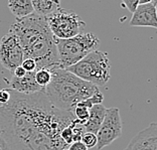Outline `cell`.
<instances>
[{"instance_id": "cell-1", "label": "cell", "mask_w": 157, "mask_h": 150, "mask_svg": "<svg viewBox=\"0 0 157 150\" xmlns=\"http://www.w3.org/2000/svg\"><path fill=\"white\" fill-rule=\"evenodd\" d=\"M10 94L9 101L0 104V135L8 150L67 147L60 133L76 120L73 112L56 108L44 90L28 95L10 90Z\"/></svg>"}, {"instance_id": "cell-2", "label": "cell", "mask_w": 157, "mask_h": 150, "mask_svg": "<svg viewBox=\"0 0 157 150\" xmlns=\"http://www.w3.org/2000/svg\"><path fill=\"white\" fill-rule=\"evenodd\" d=\"M9 31L18 38L23 58L33 59L37 70L59 66L56 37L49 29L45 16L33 13L22 18H15Z\"/></svg>"}, {"instance_id": "cell-3", "label": "cell", "mask_w": 157, "mask_h": 150, "mask_svg": "<svg viewBox=\"0 0 157 150\" xmlns=\"http://www.w3.org/2000/svg\"><path fill=\"white\" fill-rule=\"evenodd\" d=\"M49 70L52 80L44 92L49 102L59 110L73 112L78 103L100 92L97 86L82 80L59 66Z\"/></svg>"}, {"instance_id": "cell-4", "label": "cell", "mask_w": 157, "mask_h": 150, "mask_svg": "<svg viewBox=\"0 0 157 150\" xmlns=\"http://www.w3.org/2000/svg\"><path fill=\"white\" fill-rule=\"evenodd\" d=\"M66 70L98 88L105 86L111 78V63L108 55L97 49L88 53L85 58Z\"/></svg>"}, {"instance_id": "cell-5", "label": "cell", "mask_w": 157, "mask_h": 150, "mask_svg": "<svg viewBox=\"0 0 157 150\" xmlns=\"http://www.w3.org/2000/svg\"><path fill=\"white\" fill-rule=\"evenodd\" d=\"M100 39L92 33H82L67 39L56 38L59 67L67 69L95 51Z\"/></svg>"}, {"instance_id": "cell-6", "label": "cell", "mask_w": 157, "mask_h": 150, "mask_svg": "<svg viewBox=\"0 0 157 150\" xmlns=\"http://www.w3.org/2000/svg\"><path fill=\"white\" fill-rule=\"evenodd\" d=\"M46 22L53 37L58 39H67L81 33L86 23L76 12L65 8H59L45 16Z\"/></svg>"}, {"instance_id": "cell-7", "label": "cell", "mask_w": 157, "mask_h": 150, "mask_svg": "<svg viewBox=\"0 0 157 150\" xmlns=\"http://www.w3.org/2000/svg\"><path fill=\"white\" fill-rule=\"evenodd\" d=\"M122 134V120L118 108H110L106 110L104 120L100 126L97 136V147L99 150L112 144Z\"/></svg>"}, {"instance_id": "cell-8", "label": "cell", "mask_w": 157, "mask_h": 150, "mask_svg": "<svg viewBox=\"0 0 157 150\" xmlns=\"http://www.w3.org/2000/svg\"><path fill=\"white\" fill-rule=\"evenodd\" d=\"M23 52L15 35L8 31L0 39V63L4 69L13 72L21 66L23 60Z\"/></svg>"}, {"instance_id": "cell-9", "label": "cell", "mask_w": 157, "mask_h": 150, "mask_svg": "<svg viewBox=\"0 0 157 150\" xmlns=\"http://www.w3.org/2000/svg\"><path fill=\"white\" fill-rule=\"evenodd\" d=\"M124 150H157V124L151 123L139 132Z\"/></svg>"}, {"instance_id": "cell-10", "label": "cell", "mask_w": 157, "mask_h": 150, "mask_svg": "<svg viewBox=\"0 0 157 150\" xmlns=\"http://www.w3.org/2000/svg\"><path fill=\"white\" fill-rule=\"evenodd\" d=\"M130 19L131 26H147L157 27V13H156V0L147 4H141L136 7L132 13Z\"/></svg>"}, {"instance_id": "cell-11", "label": "cell", "mask_w": 157, "mask_h": 150, "mask_svg": "<svg viewBox=\"0 0 157 150\" xmlns=\"http://www.w3.org/2000/svg\"><path fill=\"white\" fill-rule=\"evenodd\" d=\"M35 72H27L26 75L22 78H17L12 76L8 82L9 89L20 94H33V93L40 92L44 89L40 88L36 84L34 79Z\"/></svg>"}, {"instance_id": "cell-12", "label": "cell", "mask_w": 157, "mask_h": 150, "mask_svg": "<svg viewBox=\"0 0 157 150\" xmlns=\"http://www.w3.org/2000/svg\"><path fill=\"white\" fill-rule=\"evenodd\" d=\"M107 108L103 104H97L92 106L89 109V118L87 122L84 124L86 132L97 133L100 126L104 120Z\"/></svg>"}, {"instance_id": "cell-13", "label": "cell", "mask_w": 157, "mask_h": 150, "mask_svg": "<svg viewBox=\"0 0 157 150\" xmlns=\"http://www.w3.org/2000/svg\"><path fill=\"white\" fill-rule=\"evenodd\" d=\"M8 8L15 18H22L34 13L31 0H8Z\"/></svg>"}, {"instance_id": "cell-14", "label": "cell", "mask_w": 157, "mask_h": 150, "mask_svg": "<svg viewBox=\"0 0 157 150\" xmlns=\"http://www.w3.org/2000/svg\"><path fill=\"white\" fill-rule=\"evenodd\" d=\"M34 13L48 16L60 8V0H31Z\"/></svg>"}, {"instance_id": "cell-15", "label": "cell", "mask_w": 157, "mask_h": 150, "mask_svg": "<svg viewBox=\"0 0 157 150\" xmlns=\"http://www.w3.org/2000/svg\"><path fill=\"white\" fill-rule=\"evenodd\" d=\"M34 79H35L36 84L39 86V87L44 89L46 86L51 83V80H52L51 70L46 69V67H42V69L36 70V71H35Z\"/></svg>"}, {"instance_id": "cell-16", "label": "cell", "mask_w": 157, "mask_h": 150, "mask_svg": "<svg viewBox=\"0 0 157 150\" xmlns=\"http://www.w3.org/2000/svg\"><path fill=\"white\" fill-rule=\"evenodd\" d=\"M74 116L75 118L82 124H85L87 122L88 118H89V109L87 107H85L81 104H78L74 109Z\"/></svg>"}, {"instance_id": "cell-17", "label": "cell", "mask_w": 157, "mask_h": 150, "mask_svg": "<svg viewBox=\"0 0 157 150\" xmlns=\"http://www.w3.org/2000/svg\"><path fill=\"white\" fill-rule=\"evenodd\" d=\"M103 101H104V95L102 94L101 91L96 93V94H94L93 96H91V97H89L88 99L84 100V101L80 102L78 104L83 105L85 107H87L88 109H90L92 106L94 105H97V104H102Z\"/></svg>"}, {"instance_id": "cell-18", "label": "cell", "mask_w": 157, "mask_h": 150, "mask_svg": "<svg viewBox=\"0 0 157 150\" xmlns=\"http://www.w3.org/2000/svg\"><path fill=\"white\" fill-rule=\"evenodd\" d=\"M81 142L83 143L88 149L96 147L97 145V136L95 133H91V132H85L82 136Z\"/></svg>"}, {"instance_id": "cell-19", "label": "cell", "mask_w": 157, "mask_h": 150, "mask_svg": "<svg viewBox=\"0 0 157 150\" xmlns=\"http://www.w3.org/2000/svg\"><path fill=\"white\" fill-rule=\"evenodd\" d=\"M60 137L63 140V142L69 146L71 143H73V129H72V124L63 128L62 133H60Z\"/></svg>"}, {"instance_id": "cell-20", "label": "cell", "mask_w": 157, "mask_h": 150, "mask_svg": "<svg viewBox=\"0 0 157 150\" xmlns=\"http://www.w3.org/2000/svg\"><path fill=\"white\" fill-rule=\"evenodd\" d=\"M21 67H23L26 72H35L36 69V63L33 59H23L21 63Z\"/></svg>"}, {"instance_id": "cell-21", "label": "cell", "mask_w": 157, "mask_h": 150, "mask_svg": "<svg viewBox=\"0 0 157 150\" xmlns=\"http://www.w3.org/2000/svg\"><path fill=\"white\" fill-rule=\"evenodd\" d=\"M139 0H122V4L126 8L129 10L131 13L134 12V10L136 9V7L138 6Z\"/></svg>"}, {"instance_id": "cell-22", "label": "cell", "mask_w": 157, "mask_h": 150, "mask_svg": "<svg viewBox=\"0 0 157 150\" xmlns=\"http://www.w3.org/2000/svg\"><path fill=\"white\" fill-rule=\"evenodd\" d=\"M10 90L9 89H1L0 90V104H6L10 99Z\"/></svg>"}, {"instance_id": "cell-23", "label": "cell", "mask_w": 157, "mask_h": 150, "mask_svg": "<svg viewBox=\"0 0 157 150\" xmlns=\"http://www.w3.org/2000/svg\"><path fill=\"white\" fill-rule=\"evenodd\" d=\"M67 150H89L81 141L73 142L67 147Z\"/></svg>"}, {"instance_id": "cell-24", "label": "cell", "mask_w": 157, "mask_h": 150, "mask_svg": "<svg viewBox=\"0 0 157 150\" xmlns=\"http://www.w3.org/2000/svg\"><path fill=\"white\" fill-rule=\"evenodd\" d=\"M13 76L14 77H17V78H22V77H24L26 75V71L23 69L22 67L21 66H19V67H17L15 70L13 71Z\"/></svg>"}, {"instance_id": "cell-25", "label": "cell", "mask_w": 157, "mask_h": 150, "mask_svg": "<svg viewBox=\"0 0 157 150\" xmlns=\"http://www.w3.org/2000/svg\"><path fill=\"white\" fill-rule=\"evenodd\" d=\"M154 0H139L138 2V5H141V4H147V3H150Z\"/></svg>"}, {"instance_id": "cell-26", "label": "cell", "mask_w": 157, "mask_h": 150, "mask_svg": "<svg viewBox=\"0 0 157 150\" xmlns=\"http://www.w3.org/2000/svg\"><path fill=\"white\" fill-rule=\"evenodd\" d=\"M62 150H67V148H65V149H62Z\"/></svg>"}, {"instance_id": "cell-27", "label": "cell", "mask_w": 157, "mask_h": 150, "mask_svg": "<svg viewBox=\"0 0 157 150\" xmlns=\"http://www.w3.org/2000/svg\"><path fill=\"white\" fill-rule=\"evenodd\" d=\"M3 150H8V149H7V148H6V149H3Z\"/></svg>"}]
</instances>
